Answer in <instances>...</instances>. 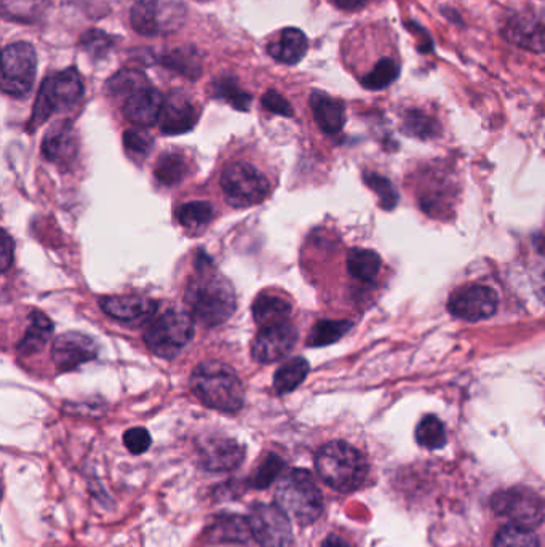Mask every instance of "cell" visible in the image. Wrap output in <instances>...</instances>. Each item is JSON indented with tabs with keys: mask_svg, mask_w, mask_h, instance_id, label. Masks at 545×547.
Segmentation results:
<instances>
[{
	"mask_svg": "<svg viewBox=\"0 0 545 547\" xmlns=\"http://www.w3.org/2000/svg\"><path fill=\"white\" fill-rule=\"evenodd\" d=\"M494 547H539L538 538L530 528L506 525L494 536Z\"/></svg>",
	"mask_w": 545,
	"mask_h": 547,
	"instance_id": "cell-35",
	"label": "cell"
},
{
	"mask_svg": "<svg viewBox=\"0 0 545 547\" xmlns=\"http://www.w3.org/2000/svg\"><path fill=\"white\" fill-rule=\"evenodd\" d=\"M84 90V80L76 68L64 69L47 77L40 85L32 111L31 127H39L56 112L69 111L77 106L84 96Z\"/></svg>",
	"mask_w": 545,
	"mask_h": 547,
	"instance_id": "cell-5",
	"label": "cell"
},
{
	"mask_svg": "<svg viewBox=\"0 0 545 547\" xmlns=\"http://www.w3.org/2000/svg\"><path fill=\"white\" fill-rule=\"evenodd\" d=\"M366 0H335V4L343 10H349V12H354V10H359L360 7L365 5Z\"/></svg>",
	"mask_w": 545,
	"mask_h": 547,
	"instance_id": "cell-44",
	"label": "cell"
},
{
	"mask_svg": "<svg viewBox=\"0 0 545 547\" xmlns=\"http://www.w3.org/2000/svg\"><path fill=\"white\" fill-rule=\"evenodd\" d=\"M347 269L354 279L371 284L378 279L379 271H381V258L373 250L354 248L347 256Z\"/></svg>",
	"mask_w": 545,
	"mask_h": 547,
	"instance_id": "cell-26",
	"label": "cell"
},
{
	"mask_svg": "<svg viewBox=\"0 0 545 547\" xmlns=\"http://www.w3.org/2000/svg\"><path fill=\"white\" fill-rule=\"evenodd\" d=\"M322 547H351V544L343 540L341 536L330 535L327 540L323 541Z\"/></svg>",
	"mask_w": 545,
	"mask_h": 547,
	"instance_id": "cell-45",
	"label": "cell"
},
{
	"mask_svg": "<svg viewBox=\"0 0 545 547\" xmlns=\"http://www.w3.org/2000/svg\"><path fill=\"white\" fill-rule=\"evenodd\" d=\"M114 44H116L114 37L100 31V29H92V31L85 32L82 39H80V45L93 58H101V56L106 55L109 52V48Z\"/></svg>",
	"mask_w": 545,
	"mask_h": 547,
	"instance_id": "cell-39",
	"label": "cell"
},
{
	"mask_svg": "<svg viewBox=\"0 0 545 547\" xmlns=\"http://www.w3.org/2000/svg\"><path fill=\"white\" fill-rule=\"evenodd\" d=\"M261 103H263V106L267 111L279 114V116H295V111L291 108V104L288 103L287 98L280 95L279 92H275V90H267V92L264 93L263 98H261Z\"/></svg>",
	"mask_w": 545,
	"mask_h": 547,
	"instance_id": "cell-42",
	"label": "cell"
},
{
	"mask_svg": "<svg viewBox=\"0 0 545 547\" xmlns=\"http://www.w3.org/2000/svg\"><path fill=\"white\" fill-rule=\"evenodd\" d=\"M77 152V133L69 120H61L48 128L42 141V154L48 162L64 167L76 159Z\"/></svg>",
	"mask_w": 545,
	"mask_h": 547,
	"instance_id": "cell-17",
	"label": "cell"
},
{
	"mask_svg": "<svg viewBox=\"0 0 545 547\" xmlns=\"http://www.w3.org/2000/svg\"><path fill=\"white\" fill-rule=\"evenodd\" d=\"M298 341V332L288 322L261 327L256 335L251 354L259 364H274L290 354Z\"/></svg>",
	"mask_w": 545,
	"mask_h": 547,
	"instance_id": "cell-14",
	"label": "cell"
},
{
	"mask_svg": "<svg viewBox=\"0 0 545 547\" xmlns=\"http://www.w3.org/2000/svg\"><path fill=\"white\" fill-rule=\"evenodd\" d=\"M248 528L261 547L293 546L290 517L277 504H256L248 517Z\"/></svg>",
	"mask_w": 545,
	"mask_h": 547,
	"instance_id": "cell-11",
	"label": "cell"
},
{
	"mask_svg": "<svg viewBox=\"0 0 545 547\" xmlns=\"http://www.w3.org/2000/svg\"><path fill=\"white\" fill-rule=\"evenodd\" d=\"M309 362L304 357H295L279 367L274 375V388L279 394H290L298 389L309 375Z\"/></svg>",
	"mask_w": 545,
	"mask_h": 547,
	"instance_id": "cell-27",
	"label": "cell"
},
{
	"mask_svg": "<svg viewBox=\"0 0 545 547\" xmlns=\"http://www.w3.org/2000/svg\"><path fill=\"white\" fill-rule=\"evenodd\" d=\"M221 188L227 204L234 208H248L261 204L269 196L271 183L258 168L247 162H234L221 173Z\"/></svg>",
	"mask_w": 545,
	"mask_h": 547,
	"instance_id": "cell-8",
	"label": "cell"
},
{
	"mask_svg": "<svg viewBox=\"0 0 545 547\" xmlns=\"http://www.w3.org/2000/svg\"><path fill=\"white\" fill-rule=\"evenodd\" d=\"M154 175L159 183L165 186H175L189 175V164L180 152H165L157 160Z\"/></svg>",
	"mask_w": 545,
	"mask_h": 547,
	"instance_id": "cell-28",
	"label": "cell"
},
{
	"mask_svg": "<svg viewBox=\"0 0 545 547\" xmlns=\"http://www.w3.org/2000/svg\"><path fill=\"white\" fill-rule=\"evenodd\" d=\"M199 109L183 92L170 93L160 114V130L164 135H183L199 122Z\"/></svg>",
	"mask_w": 545,
	"mask_h": 547,
	"instance_id": "cell-16",
	"label": "cell"
},
{
	"mask_svg": "<svg viewBox=\"0 0 545 547\" xmlns=\"http://www.w3.org/2000/svg\"><path fill=\"white\" fill-rule=\"evenodd\" d=\"M101 309L112 319L120 322H135V320L154 317L159 304L141 296H106L101 298Z\"/></svg>",
	"mask_w": 545,
	"mask_h": 547,
	"instance_id": "cell-20",
	"label": "cell"
},
{
	"mask_svg": "<svg viewBox=\"0 0 545 547\" xmlns=\"http://www.w3.org/2000/svg\"><path fill=\"white\" fill-rule=\"evenodd\" d=\"M311 108L315 122L327 135H336L346 124V106L343 101L331 98L327 93L314 92L311 95Z\"/></svg>",
	"mask_w": 545,
	"mask_h": 547,
	"instance_id": "cell-21",
	"label": "cell"
},
{
	"mask_svg": "<svg viewBox=\"0 0 545 547\" xmlns=\"http://www.w3.org/2000/svg\"><path fill=\"white\" fill-rule=\"evenodd\" d=\"M98 344L85 333L68 332L53 341L52 359L60 372H72L98 357Z\"/></svg>",
	"mask_w": 545,
	"mask_h": 547,
	"instance_id": "cell-15",
	"label": "cell"
},
{
	"mask_svg": "<svg viewBox=\"0 0 545 547\" xmlns=\"http://www.w3.org/2000/svg\"><path fill=\"white\" fill-rule=\"evenodd\" d=\"M195 397L208 408L223 413H237L245 402V391L234 368L223 362L208 360L195 367L191 375Z\"/></svg>",
	"mask_w": 545,
	"mask_h": 547,
	"instance_id": "cell-2",
	"label": "cell"
},
{
	"mask_svg": "<svg viewBox=\"0 0 545 547\" xmlns=\"http://www.w3.org/2000/svg\"><path fill=\"white\" fill-rule=\"evenodd\" d=\"M363 180L368 184V188L373 189L378 194L381 200L382 207L386 210H392L398 204V192L394 188V184L390 183L384 176L376 175V173H365Z\"/></svg>",
	"mask_w": 545,
	"mask_h": 547,
	"instance_id": "cell-37",
	"label": "cell"
},
{
	"mask_svg": "<svg viewBox=\"0 0 545 547\" xmlns=\"http://www.w3.org/2000/svg\"><path fill=\"white\" fill-rule=\"evenodd\" d=\"M194 338V319L189 312L168 309L144 328V343L162 359H175Z\"/></svg>",
	"mask_w": 545,
	"mask_h": 547,
	"instance_id": "cell-6",
	"label": "cell"
},
{
	"mask_svg": "<svg viewBox=\"0 0 545 547\" xmlns=\"http://www.w3.org/2000/svg\"><path fill=\"white\" fill-rule=\"evenodd\" d=\"M184 301L194 322L203 327L223 325L237 306L231 282L218 272L210 271V266L205 263L187 285Z\"/></svg>",
	"mask_w": 545,
	"mask_h": 547,
	"instance_id": "cell-1",
	"label": "cell"
},
{
	"mask_svg": "<svg viewBox=\"0 0 545 547\" xmlns=\"http://www.w3.org/2000/svg\"><path fill=\"white\" fill-rule=\"evenodd\" d=\"M491 506L496 514L506 517L512 524L530 530L539 527L545 517L544 501L530 488L501 490L491 498Z\"/></svg>",
	"mask_w": 545,
	"mask_h": 547,
	"instance_id": "cell-10",
	"label": "cell"
},
{
	"mask_svg": "<svg viewBox=\"0 0 545 547\" xmlns=\"http://www.w3.org/2000/svg\"><path fill=\"white\" fill-rule=\"evenodd\" d=\"M176 216H178V221H180L183 228H186L187 231L197 232L213 220L215 210H213V205L210 202L195 200V202H187V204L181 205Z\"/></svg>",
	"mask_w": 545,
	"mask_h": 547,
	"instance_id": "cell-30",
	"label": "cell"
},
{
	"mask_svg": "<svg viewBox=\"0 0 545 547\" xmlns=\"http://www.w3.org/2000/svg\"><path fill=\"white\" fill-rule=\"evenodd\" d=\"M186 16L184 0H136L130 21L141 36H168L183 28Z\"/></svg>",
	"mask_w": 545,
	"mask_h": 547,
	"instance_id": "cell-7",
	"label": "cell"
},
{
	"mask_svg": "<svg viewBox=\"0 0 545 547\" xmlns=\"http://www.w3.org/2000/svg\"><path fill=\"white\" fill-rule=\"evenodd\" d=\"M213 93L219 100L231 103L239 111H248L250 109L251 95L242 90L239 82L232 76L219 77L213 82Z\"/></svg>",
	"mask_w": 545,
	"mask_h": 547,
	"instance_id": "cell-31",
	"label": "cell"
},
{
	"mask_svg": "<svg viewBox=\"0 0 545 547\" xmlns=\"http://www.w3.org/2000/svg\"><path fill=\"white\" fill-rule=\"evenodd\" d=\"M245 448L232 439H210L200 447V460L208 471H232L242 463Z\"/></svg>",
	"mask_w": 545,
	"mask_h": 547,
	"instance_id": "cell-19",
	"label": "cell"
},
{
	"mask_svg": "<svg viewBox=\"0 0 545 547\" xmlns=\"http://www.w3.org/2000/svg\"><path fill=\"white\" fill-rule=\"evenodd\" d=\"M37 76L36 50L28 42L7 45L2 52V92L15 98L31 93Z\"/></svg>",
	"mask_w": 545,
	"mask_h": 547,
	"instance_id": "cell-9",
	"label": "cell"
},
{
	"mask_svg": "<svg viewBox=\"0 0 545 547\" xmlns=\"http://www.w3.org/2000/svg\"><path fill=\"white\" fill-rule=\"evenodd\" d=\"M502 34L510 44L531 52H545V12L523 10L507 18Z\"/></svg>",
	"mask_w": 545,
	"mask_h": 547,
	"instance_id": "cell-13",
	"label": "cell"
},
{
	"mask_svg": "<svg viewBox=\"0 0 545 547\" xmlns=\"http://www.w3.org/2000/svg\"><path fill=\"white\" fill-rule=\"evenodd\" d=\"M151 442V434H149L148 429H128L124 434L125 447L133 455H141V453L148 452Z\"/></svg>",
	"mask_w": 545,
	"mask_h": 547,
	"instance_id": "cell-41",
	"label": "cell"
},
{
	"mask_svg": "<svg viewBox=\"0 0 545 547\" xmlns=\"http://www.w3.org/2000/svg\"><path fill=\"white\" fill-rule=\"evenodd\" d=\"M306 34L301 29L287 28L280 32L279 40L267 45V53L285 64H298L307 53Z\"/></svg>",
	"mask_w": 545,
	"mask_h": 547,
	"instance_id": "cell-22",
	"label": "cell"
},
{
	"mask_svg": "<svg viewBox=\"0 0 545 547\" xmlns=\"http://www.w3.org/2000/svg\"><path fill=\"white\" fill-rule=\"evenodd\" d=\"M351 328L352 322H349V320H320L312 327L309 338H307V346L322 348V346L336 343Z\"/></svg>",
	"mask_w": 545,
	"mask_h": 547,
	"instance_id": "cell-29",
	"label": "cell"
},
{
	"mask_svg": "<svg viewBox=\"0 0 545 547\" xmlns=\"http://www.w3.org/2000/svg\"><path fill=\"white\" fill-rule=\"evenodd\" d=\"M405 130L408 135L418 138H432L438 133V124L432 117L419 111H411L405 117Z\"/></svg>",
	"mask_w": 545,
	"mask_h": 547,
	"instance_id": "cell-38",
	"label": "cell"
},
{
	"mask_svg": "<svg viewBox=\"0 0 545 547\" xmlns=\"http://www.w3.org/2000/svg\"><path fill=\"white\" fill-rule=\"evenodd\" d=\"M124 146L128 156L133 160H144L154 146V140L149 133L132 128L124 133Z\"/></svg>",
	"mask_w": 545,
	"mask_h": 547,
	"instance_id": "cell-36",
	"label": "cell"
},
{
	"mask_svg": "<svg viewBox=\"0 0 545 547\" xmlns=\"http://www.w3.org/2000/svg\"><path fill=\"white\" fill-rule=\"evenodd\" d=\"M283 468V461L277 455H269L266 460L261 463L255 474L250 479V484L256 488H266L279 477L280 471Z\"/></svg>",
	"mask_w": 545,
	"mask_h": 547,
	"instance_id": "cell-40",
	"label": "cell"
},
{
	"mask_svg": "<svg viewBox=\"0 0 545 547\" xmlns=\"http://www.w3.org/2000/svg\"><path fill=\"white\" fill-rule=\"evenodd\" d=\"M498 306V295L493 288L485 287V285L459 288L448 301V311L454 317L467 322L490 319L498 311Z\"/></svg>",
	"mask_w": 545,
	"mask_h": 547,
	"instance_id": "cell-12",
	"label": "cell"
},
{
	"mask_svg": "<svg viewBox=\"0 0 545 547\" xmlns=\"http://www.w3.org/2000/svg\"><path fill=\"white\" fill-rule=\"evenodd\" d=\"M400 76V64L392 58H382L362 79V85L368 90H384L394 84Z\"/></svg>",
	"mask_w": 545,
	"mask_h": 547,
	"instance_id": "cell-33",
	"label": "cell"
},
{
	"mask_svg": "<svg viewBox=\"0 0 545 547\" xmlns=\"http://www.w3.org/2000/svg\"><path fill=\"white\" fill-rule=\"evenodd\" d=\"M275 504L290 520L304 527L322 516L323 496L309 472L295 469L280 480L275 490Z\"/></svg>",
	"mask_w": 545,
	"mask_h": 547,
	"instance_id": "cell-4",
	"label": "cell"
},
{
	"mask_svg": "<svg viewBox=\"0 0 545 547\" xmlns=\"http://www.w3.org/2000/svg\"><path fill=\"white\" fill-rule=\"evenodd\" d=\"M291 304L287 300H283L280 296L269 295L263 293L256 298L253 303V317L259 327H267V325L280 324V322H288V317L291 314Z\"/></svg>",
	"mask_w": 545,
	"mask_h": 547,
	"instance_id": "cell-25",
	"label": "cell"
},
{
	"mask_svg": "<svg viewBox=\"0 0 545 547\" xmlns=\"http://www.w3.org/2000/svg\"><path fill=\"white\" fill-rule=\"evenodd\" d=\"M2 250H0V264L2 272H7L13 264V255H15V242L7 231L2 232Z\"/></svg>",
	"mask_w": 545,
	"mask_h": 547,
	"instance_id": "cell-43",
	"label": "cell"
},
{
	"mask_svg": "<svg viewBox=\"0 0 545 547\" xmlns=\"http://www.w3.org/2000/svg\"><path fill=\"white\" fill-rule=\"evenodd\" d=\"M159 64L170 71L186 77V79L197 80L203 72V56L197 48L192 45L173 48L172 52L159 56Z\"/></svg>",
	"mask_w": 545,
	"mask_h": 547,
	"instance_id": "cell-23",
	"label": "cell"
},
{
	"mask_svg": "<svg viewBox=\"0 0 545 547\" xmlns=\"http://www.w3.org/2000/svg\"><path fill=\"white\" fill-rule=\"evenodd\" d=\"M416 440L421 447L427 448V450H438V448L445 447V426L437 416H426V418H422L416 428Z\"/></svg>",
	"mask_w": 545,
	"mask_h": 547,
	"instance_id": "cell-34",
	"label": "cell"
},
{
	"mask_svg": "<svg viewBox=\"0 0 545 547\" xmlns=\"http://www.w3.org/2000/svg\"><path fill=\"white\" fill-rule=\"evenodd\" d=\"M315 468L325 484L341 493L357 490L368 474L365 456L343 440L323 445L315 458Z\"/></svg>",
	"mask_w": 545,
	"mask_h": 547,
	"instance_id": "cell-3",
	"label": "cell"
},
{
	"mask_svg": "<svg viewBox=\"0 0 545 547\" xmlns=\"http://www.w3.org/2000/svg\"><path fill=\"white\" fill-rule=\"evenodd\" d=\"M164 104V95L148 85L128 96L124 103V116L136 127H152L159 122Z\"/></svg>",
	"mask_w": 545,
	"mask_h": 547,
	"instance_id": "cell-18",
	"label": "cell"
},
{
	"mask_svg": "<svg viewBox=\"0 0 545 547\" xmlns=\"http://www.w3.org/2000/svg\"><path fill=\"white\" fill-rule=\"evenodd\" d=\"M148 77L144 76L143 72L136 71V69H124V71L117 72L114 77L109 79L108 92L112 96H132L133 93L138 92L141 88L148 87Z\"/></svg>",
	"mask_w": 545,
	"mask_h": 547,
	"instance_id": "cell-32",
	"label": "cell"
},
{
	"mask_svg": "<svg viewBox=\"0 0 545 547\" xmlns=\"http://www.w3.org/2000/svg\"><path fill=\"white\" fill-rule=\"evenodd\" d=\"M53 335V322L45 316L44 312H31L28 319V328L23 340L18 343V351L23 356H32L44 348L47 341Z\"/></svg>",
	"mask_w": 545,
	"mask_h": 547,
	"instance_id": "cell-24",
	"label": "cell"
}]
</instances>
